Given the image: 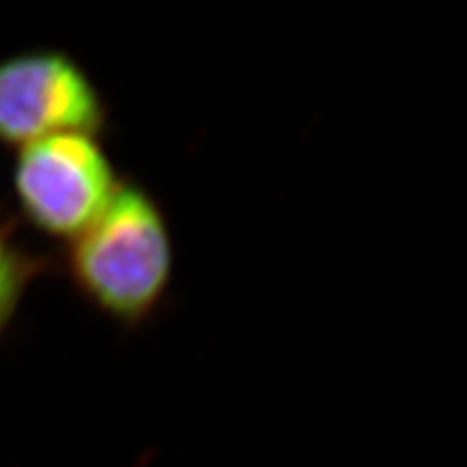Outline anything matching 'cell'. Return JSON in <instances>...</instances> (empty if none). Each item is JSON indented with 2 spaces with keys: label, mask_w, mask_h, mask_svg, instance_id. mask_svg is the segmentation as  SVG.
<instances>
[{
  "label": "cell",
  "mask_w": 467,
  "mask_h": 467,
  "mask_svg": "<svg viewBox=\"0 0 467 467\" xmlns=\"http://www.w3.org/2000/svg\"><path fill=\"white\" fill-rule=\"evenodd\" d=\"M63 273L92 310L137 331L164 308L175 273L168 213L144 185L123 180L106 213L67 244Z\"/></svg>",
  "instance_id": "cell-1"
},
{
  "label": "cell",
  "mask_w": 467,
  "mask_h": 467,
  "mask_svg": "<svg viewBox=\"0 0 467 467\" xmlns=\"http://www.w3.org/2000/svg\"><path fill=\"white\" fill-rule=\"evenodd\" d=\"M125 178L98 135L63 133L18 149L12 193L29 228L70 244L106 213Z\"/></svg>",
  "instance_id": "cell-2"
},
{
  "label": "cell",
  "mask_w": 467,
  "mask_h": 467,
  "mask_svg": "<svg viewBox=\"0 0 467 467\" xmlns=\"http://www.w3.org/2000/svg\"><path fill=\"white\" fill-rule=\"evenodd\" d=\"M111 106L78 58L34 47L0 58V146H22L63 133L101 137Z\"/></svg>",
  "instance_id": "cell-3"
},
{
  "label": "cell",
  "mask_w": 467,
  "mask_h": 467,
  "mask_svg": "<svg viewBox=\"0 0 467 467\" xmlns=\"http://www.w3.org/2000/svg\"><path fill=\"white\" fill-rule=\"evenodd\" d=\"M57 263L20 238L16 221L0 204V339L12 327L27 290Z\"/></svg>",
  "instance_id": "cell-4"
}]
</instances>
